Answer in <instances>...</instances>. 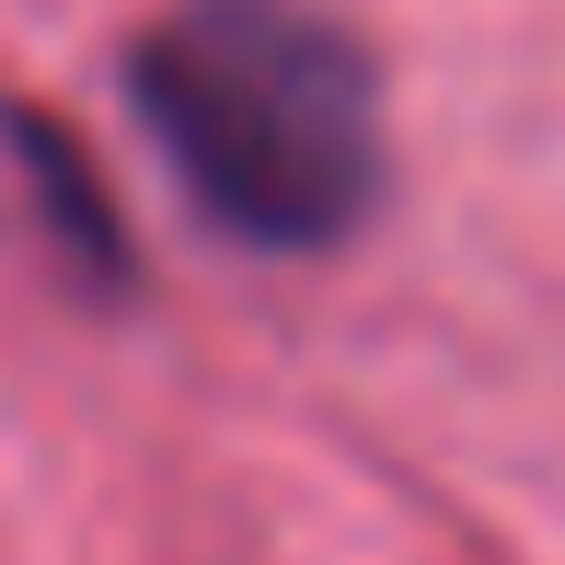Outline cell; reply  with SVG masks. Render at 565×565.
<instances>
[{"instance_id":"6da1fadb","label":"cell","mask_w":565,"mask_h":565,"mask_svg":"<svg viewBox=\"0 0 565 565\" xmlns=\"http://www.w3.org/2000/svg\"><path fill=\"white\" fill-rule=\"evenodd\" d=\"M196 220L266 254H323L381 196V82L323 0H173L127 58Z\"/></svg>"}]
</instances>
